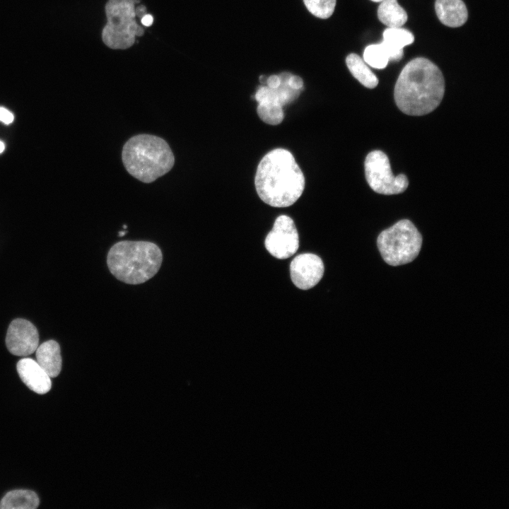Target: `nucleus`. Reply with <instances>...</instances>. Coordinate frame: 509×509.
I'll list each match as a JSON object with an SVG mask.
<instances>
[{
  "mask_svg": "<svg viewBox=\"0 0 509 509\" xmlns=\"http://www.w3.org/2000/svg\"><path fill=\"white\" fill-rule=\"evenodd\" d=\"M445 80L439 68L428 59L417 57L402 70L394 86V100L404 113L424 115L440 103Z\"/></svg>",
  "mask_w": 509,
  "mask_h": 509,
  "instance_id": "obj_1",
  "label": "nucleus"
},
{
  "mask_svg": "<svg viewBox=\"0 0 509 509\" xmlns=\"http://www.w3.org/2000/svg\"><path fill=\"white\" fill-rule=\"evenodd\" d=\"M304 175L292 153L275 148L259 162L255 178L259 198L274 207H287L294 204L305 188Z\"/></svg>",
  "mask_w": 509,
  "mask_h": 509,
  "instance_id": "obj_2",
  "label": "nucleus"
},
{
  "mask_svg": "<svg viewBox=\"0 0 509 509\" xmlns=\"http://www.w3.org/2000/svg\"><path fill=\"white\" fill-rule=\"evenodd\" d=\"M163 253L152 242L122 240L107 252V264L111 274L127 284L143 283L153 277L160 268Z\"/></svg>",
  "mask_w": 509,
  "mask_h": 509,
  "instance_id": "obj_3",
  "label": "nucleus"
},
{
  "mask_svg": "<svg viewBox=\"0 0 509 509\" xmlns=\"http://www.w3.org/2000/svg\"><path fill=\"white\" fill-rule=\"evenodd\" d=\"M122 159L127 172L144 183L168 173L175 163L168 144L160 137L146 134L134 136L124 144Z\"/></svg>",
  "mask_w": 509,
  "mask_h": 509,
  "instance_id": "obj_4",
  "label": "nucleus"
},
{
  "mask_svg": "<svg viewBox=\"0 0 509 509\" xmlns=\"http://www.w3.org/2000/svg\"><path fill=\"white\" fill-rule=\"evenodd\" d=\"M377 245L387 264L399 266L412 262L418 256L422 236L409 220L403 219L381 232Z\"/></svg>",
  "mask_w": 509,
  "mask_h": 509,
  "instance_id": "obj_5",
  "label": "nucleus"
},
{
  "mask_svg": "<svg viewBox=\"0 0 509 509\" xmlns=\"http://www.w3.org/2000/svg\"><path fill=\"white\" fill-rule=\"evenodd\" d=\"M107 23L102 37L111 49H127L133 45L136 36L144 35V29L136 20L134 3L132 0H109L105 6Z\"/></svg>",
  "mask_w": 509,
  "mask_h": 509,
  "instance_id": "obj_6",
  "label": "nucleus"
},
{
  "mask_svg": "<svg viewBox=\"0 0 509 509\" xmlns=\"http://www.w3.org/2000/svg\"><path fill=\"white\" fill-rule=\"evenodd\" d=\"M364 168L368 185L377 193L397 194L404 192L409 185L405 175L392 174L388 157L381 151L375 150L367 155Z\"/></svg>",
  "mask_w": 509,
  "mask_h": 509,
  "instance_id": "obj_7",
  "label": "nucleus"
},
{
  "mask_svg": "<svg viewBox=\"0 0 509 509\" xmlns=\"http://www.w3.org/2000/svg\"><path fill=\"white\" fill-rule=\"evenodd\" d=\"M264 245L267 251L277 259H284L294 255L299 247V236L293 219L286 215L278 216Z\"/></svg>",
  "mask_w": 509,
  "mask_h": 509,
  "instance_id": "obj_8",
  "label": "nucleus"
},
{
  "mask_svg": "<svg viewBox=\"0 0 509 509\" xmlns=\"http://www.w3.org/2000/svg\"><path fill=\"white\" fill-rule=\"evenodd\" d=\"M6 344L13 355L27 356L39 346V334L36 327L24 319H16L8 326Z\"/></svg>",
  "mask_w": 509,
  "mask_h": 509,
  "instance_id": "obj_9",
  "label": "nucleus"
},
{
  "mask_svg": "<svg viewBox=\"0 0 509 509\" xmlns=\"http://www.w3.org/2000/svg\"><path fill=\"white\" fill-rule=\"evenodd\" d=\"M324 264L320 257L311 253L296 256L290 264L291 278L293 284L302 290H308L321 280Z\"/></svg>",
  "mask_w": 509,
  "mask_h": 509,
  "instance_id": "obj_10",
  "label": "nucleus"
},
{
  "mask_svg": "<svg viewBox=\"0 0 509 509\" xmlns=\"http://www.w3.org/2000/svg\"><path fill=\"white\" fill-rule=\"evenodd\" d=\"M17 371L21 380L33 392L43 394L52 387L51 378L32 358L21 359L17 363Z\"/></svg>",
  "mask_w": 509,
  "mask_h": 509,
  "instance_id": "obj_11",
  "label": "nucleus"
},
{
  "mask_svg": "<svg viewBox=\"0 0 509 509\" xmlns=\"http://www.w3.org/2000/svg\"><path fill=\"white\" fill-rule=\"evenodd\" d=\"M413 34L401 27L388 28L383 32V40L380 43L384 47L389 60L399 61L403 57L404 47L414 42Z\"/></svg>",
  "mask_w": 509,
  "mask_h": 509,
  "instance_id": "obj_12",
  "label": "nucleus"
},
{
  "mask_svg": "<svg viewBox=\"0 0 509 509\" xmlns=\"http://www.w3.org/2000/svg\"><path fill=\"white\" fill-rule=\"evenodd\" d=\"M435 8L440 21L448 27H460L467 20V9L462 0H436Z\"/></svg>",
  "mask_w": 509,
  "mask_h": 509,
  "instance_id": "obj_13",
  "label": "nucleus"
},
{
  "mask_svg": "<svg viewBox=\"0 0 509 509\" xmlns=\"http://www.w3.org/2000/svg\"><path fill=\"white\" fill-rule=\"evenodd\" d=\"M37 363L50 378H56L62 370L60 346L54 340H49L36 349Z\"/></svg>",
  "mask_w": 509,
  "mask_h": 509,
  "instance_id": "obj_14",
  "label": "nucleus"
},
{
  "mask_svg": "<svg viewBox=\"0 0 509 509\" xmlns=\"http://www.w3.org/2000/svg\"><path fill=\"white\" fill-rule=\"evenodd\" d=\"M40 503L37 495L30 490L8 492L0 502L1 509H35Z\"/></svg>",
  "mask_w": 509,
  "mask_h": 509,
  "instance_id": "obj_15",
  "label": "nucleus"
},
{
  "mask_svg": "<svg viewBox=\"0 0 509 509\" xmlns=\"http://www.w3.org/2000/svg\"><path fill=\"white\" fill-rule=\"evenodd\" d=\"M379 20L388 28L402 27L407 21L405 10L397 0H383L378 9Z\"/></svg>",
  "mask_w": 509,
  "mask_h": 509,
  "instance_id": "obj_16",
  "label": "nucleus"
},
{
  "mask_svg": "<svg viewBox=\"0 0 509 509\" xmlns=\"http://www.w3.org/2000/svg\"><path fill=\"white\" fill-rule=\"evenodd\" d=\"M346 65L352 75L364 86L374 88L378 83V79L364 60L358 54L352 53L346 59Z\"/></svg>",
  "mask_w": 509,
  "mask_h": 509,
  "instance_id": "obj_17",
  "label": "nucleus"
},
{
  "mask_svg": "<svg viewBox=\"0 0 509 509\" xmlns=\"http://www.w3.org/2000/svg\"><path fill=\"white\" fill-rule=\"evenodd\" d=\"M257 112L263 122L271 125L280 124L284 117L282 106L276 102L262 101L258 103Z\"/></svg>",
  "mask_w": 509,
  "mask_h": 509,
  "instance_id": "obj_18",
  "label": "nucleus"
},
{
  "mask_svg": "<svg viewBox=\"0 0 509 509\" xmlns=\"http://www.w3.org/2000/svg\"><path fill=\"white\" fill-rule=\"evenodd\" d=\"M363 60L371 67L381 69L386 67L389 58L381 44H374L365 47Z\"/></svg>",
  "mask_w": 509,
  "mask_h": 509,
  "instance_id": "obj_19",
  "label": "nucleus"
},
{
  "mask_svg": "<svg viewBox=\"0 0 509 509\" xmlns=\"http://www.w3.org/2000/svg\"><path fill=\"white\" fill-rule=\"evenodd\" d=\"M307 9L315 16L328 18L334 13L336 0H303Z\"/></svg>",
  "mask_w": 509,
  "mask_h": 509,
  "instance_id": "obj_20",
  "label": "nucleus"
},
{
  "mask_svg": "<svg viewBox=\"0 0 509 509\" xmlns=\"http://www.w3.org/2000/svg\"><path fill=\"white\" fill-rule=\"evenodd\" d=\"M13 120V114L7 109L0 107V121L4 124H11Z\"/></svg>",
  "mask_w": 509,
  "mask_h": 509,
  "instance_id": "obj_21",
  "label": "nucleus"
},
{
  "mask_svg": "<svg viewBox=\"0 0 509 509\" xmlns=\"http://www.w3.org/2000/svg\"><path fill=\"white\" fill-rule=\"evenodd\" d=\"M289 86L293 89L300 90L303 86V79L298 76H291L288 81Z\"/></svg>",
  "mask_w": 509,
  "mask_h": 509,
  "instance_id": "obj_22",
  "label": "nucleus"
},
{
  "mask_svg": "<svg viewBox=\"0 0 509 509\" xmlns=\"http://www.w3.org/2000/svg\"><path fill=\"white\" fill-rule=\"evenodd\" d=\"M267 86L271 88H276L281 84V80L279 76L271 75L267 79Z\"/></svg>",
  "mask_w": 509,
  "mask_h": 509,
  "instance_id": "obj_23",
  "label": "nucleus"
},
{
  "mask_svg": "<svg viewBox=\"0 0 509 509\" xmlns=\"http://www.w3.org/2000/svg\"><path fill=\"white\" fill-rule=\"evenodd\" d=\"M141 22L145 26H150L153 24V17L150 14H145L141 18Z\"/></svg>",
  "mask_w": 509,
  "mask_h": 509,
  "instance_id": "obj_24",
  "label": "nucleus"
},
{
  "mask_svg": "<svg viewBox=\"0 0 509 509\" xmlns=\"http://www.w3.org/2000/svg\"><path fill=\"white\" fill-rule=\"evenodd\" d=\"M146 8L144 6H138L135 9L136 15L141 18H142L145 14H146Z\"/></svg>",
  "mask_w": 509,
  "mask_h": 509,
  "instance_id": "obj_25",
  "label": "nucleus"
},
{
  "mask_svg": "<svg viewBox=\"0 0 509 509\" xmlns=\"http://www.w3.org/2000/svg\"><path fill=\"white\" fill-rule=\"evenodd\" d=\"M267 78L264 75H262L259 76V81L262 83H267Z\"/></svg>",
  "mask_w": 509,
  "mask_h": 509,
  "instance_id": "obj_26",
  "label": "nucleus"
},
{
  "mask_svg": "<svg viewBox=\"0 0 509 509\" xmlns=\"http://www.w3.org/2000/svg\"><path fill=\"white\" fill-rule=\"evenodd\" d=\"M4 148H5L4 144L0 141V153L4 151Z\"/></svg>",
  "mask_w": 509,
  "mask_h": 509,
  "instance_id": "obj_27",
  "label": "nucleus"
},
{
  "mask_svg": "<svg viewBox=\"0 0 509 509\" xmlns=\"http://www.w3.org/2000/svg\"><path fill=\"white\" fill-rule=\"evenodd\" d=\"M125 234H126V231H120V232H119V236H123V235H124Z\"/></svg>",
  "mask_w": 509,
  "mask_h": 509,
  "instance_id": "obj_28",
  "label": "nucleus"
},
{
  "mask_svg": "<svg viewBox=\"0 0 509 509\" xmlns=\"http://www.w3.org/2000/svg\"><path fill=\"white\" fill-rule=\"evenodd\" d=\"M132 1L135 4V3H139L140 1V0H132Z\"/></svg>",
  "mask_w": 509,
  "mask_h": 509,
  "instance_id": "obj_29",
  "label": "nucleus"
},
{
  "mask_svg": "<svg viewBox=\"0 0 509 509\" xmlns=\"http://www.w3.org/2000/svg\"><path fill=\"white\" fill-rule=\"evenodd\" d=\"M371 1H375V2H379V1H382L383 0H371Z\"/></svg>",
  "mask_w": 509,
  "mask_h": 509,
  "instance_id": "obj_30",
  "label": "nucleus"
}]
</instances>
